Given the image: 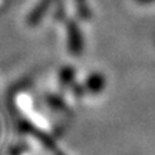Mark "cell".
I'll return each instance as SVG.
<instances>
[{
	"label": "cell",
	"instance_id": "6da1fadb",
	"mask_svg": "<svg viewBox=\"0 0 155 155\" xmlns=\"http://www.w3.org/2000/svg\"><path fill=\"white\" fill-rule=\"evenodd\" d=\"M52 17L58 36L61 39L63 52L72 59L81 58L85 50V33L82 29L83 23L79 22L69 12H66V9L59 2L53 9Z\"/></svg>",
	"mask_w": 155,
	"mask_h": 155
},
{
	"label": "cell",
	"instance_id": "7a4b0ae2",
	"mask_svg": "<svg viewBox=\"0 0 155 155\" xmlns=\"http://www.w3.org/2000/svg\"><path fill=\"white\" fill-rule=\"evenodd\" d=\"M58 2L59 0H33V3L29 7V10L26 12V16H25L26 25L29 28H36L48 16V13L55 9Z\"/></svg>",
	"mask_w": 155,
	"mask_h": 155
},
{
	"label": "cell",
	"instance_id": "3957f363",
	"mask_svg": "<svg viewBox=\"0 0 155 155\" xmlns=\"http://www.w3.org/2000/svg\"><path fill=\"white\" fill-rule=\"evenodd\" d=\"M135 3H138V5H154L155 3V0H135Z\"/></svg>",
	"mask_w": 155,
	"mask_h": 155
}]
</instances>
